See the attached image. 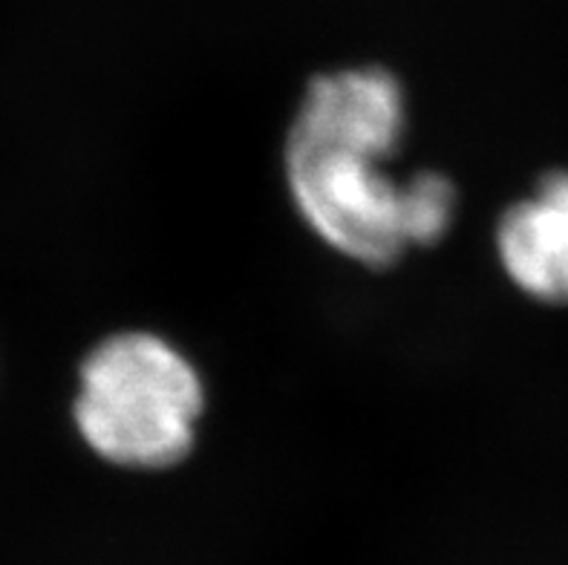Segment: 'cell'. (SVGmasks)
Returning a JSON list of instances; mask_svg holds the SVG:
<instances>
[{"label":"cell","mask_w":568,"mask_h":565,"mask_svg":"<svg viewBox=\"0 0 568 565\" xmlns=\"http://www.w3.org/2000/svg\"><path fill=\"white\" fill-rule=\"evenodd\" d=\"M205 384L185 352L162 335H108L79 366L72 422L101 462L124 471H171L196 447Z\"/></svg>","instance_id":"obj_2"},{"label":"cell","mask_w":568,"mask_h":565,"mask_svg":"<svg viewBox=\"0 0 568 565\" xmlns=\"http://www.w3.org/2000/svg\"><path fill=\"white\" fill-rule=\"evenodd\" d=\"M407 93L384 67L324 72L306 84L283 144L297 214L341 258L387 272L413 251L404 182L384 171L407 137Z\"/></svg>","instance_id":"obj_1"},{"label":"cell","mask_w":568,"mask_h":565,"mask_svg":"<svg viewBox=\"0 0 568 565\" xmlns=\"http://www.w3.org/2000/svg\"><path fill=\"white\" fill-rule=\"evenodd\" d=\"M497 254L514 286L542 306H568V171L546 173L497 222Z\"/></svg>","instance_id":"obj_3"},{"label":"cell","mask_w":568,"mask_h":565,"mask_svg":"<svg viewBox=\"0 0 568 565\" xmlns=\"http://www.w3.org/2000/svg\"><path fill=\"white\" fill-rule=\"evenodd\" d=\"M404 211L413 249H433L454 229L459 188L442 171H418L404 182Z\"/></svg>","instance_id":"obj_4"}]
</instances>
